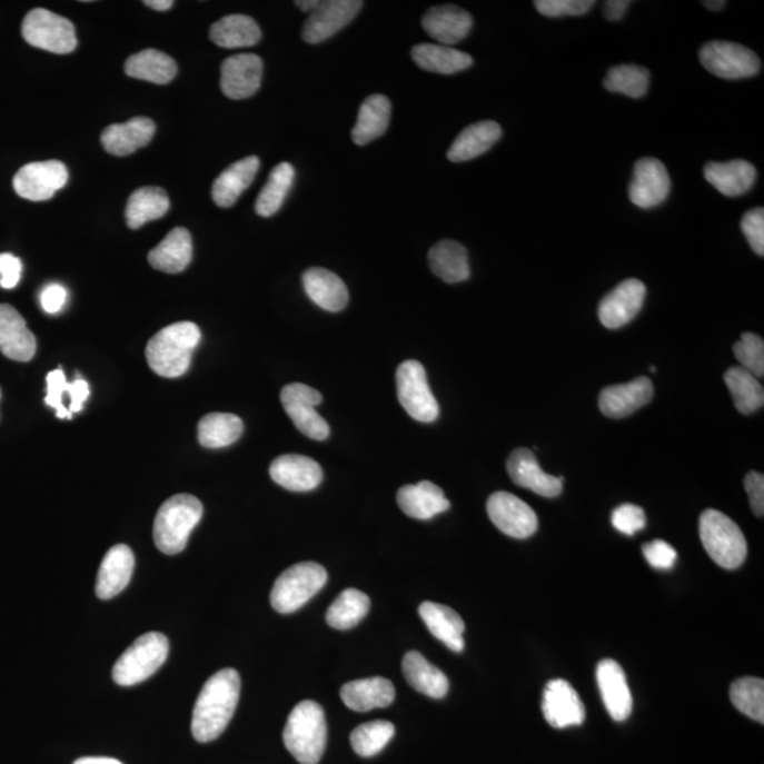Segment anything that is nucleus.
<instances>
[{"label":"nucleus","mask_w":764,"mask_h":764,"mask_svg":"<svg viewBox=\"0 0 764 764\" xmlns=\"http://www.w3.org/2000/svg\"><path fill=\"white\" fill-rule=\"evenodd\" d=\"M241 693L240 674L232 668L211 675L196 701L191 734L200 743L216 741L227 730Z\"/></svg>","instance_id":"1"},{"label":"nucleus","mask_w":764,"mask_h":764,"mask_svg":"<svg viewBox=\"0 0 764 764\" xmlns=\"http://www.w3.org/2000/svg\"><path fill=\"white\" fill-rule=\"evenodd\" d=\"M201 340L199 326L179 321L156 333L147 346L149 367L165 378H178L189 370L191 357Z\"/></svg>","instance_id":"2"},{"label":"nucleus","mask_w":764,"mask_h":764,"mask_svg":"<svg viewBox=\"0 0 764 764\" xmlns=\"http://www.w3.org/2000/svg\"><path fill=\"white\" fill-rule=\"evenodd\" d=\"M284 743L286 750L300 764L319 763L327 743L324 708L310 699L296 705L286 722Z\"/></svg>","instance_id":"3"},{"label":"nucleus","mask_w":764,"mask_h":764,"mask_svg":"<svg viewBox=\"0 0 764 764\" xmlns=\"http://www.w3.org/2000/svg\"><path fill=\"white\" fill-rule=\"evenodd\" d=\"M202 512L201 502L191 495H176L166 500L156 514L153 525V539L160 553H181L200 523Z\"/></svg>","instance_id":"4"},{"label":"nucleus","mask_w":764,"mask_h":764,"mask_svg":"<svg viewBox=\"0 0 764 764\" xmlns=\"http://www.w3.org/2000/svg\"><path fill=\"white\" fill-rule=\"evenodd\" d=\"M699 537L714 563L736 569L745 563L747 543L740 525L718 509H706L699 518Z\"/></svg>","instance_id":"5"},{"label":"nucleus","mask_w":764,"mask_h":764,"mask_svg":"<svg viewBox=\"0 0 764 764\" xmlns=\"http://www.w3.org/2000/svg\"><path fill=\"white\" fill-rule=\"evenodd\" d=\"M168 654L169 641L165 634H143L118 658L113 665L112 678L121 687H132L158 672Z\"/></svg>","instance_id":"6"},{"label":"nucleus","mask_w":764,"mask_h":764,"mask_svg":"<svg viewBox=\"0 0 764 764\" xmlns=\"http://www.w3.org/2000/svg\"><path fill=\"white\" fill-rule=\"evenodd\" d=\"M327 572L320 564L300 563L278 576L270 592L274 609L288 615L299 611L317 592L324 589Z\"/></svg>","instance_id":"7"},{"label":"nucleus","mask_w":764,"mask_h":764,"mask_svg":"<svg viewBox=\"0 0 764 764\" xmlns=\"http://www.w3.org/2000/svg\"><path fill=\"white\" fill-rule=\"evenodd\" d=\"M23 39L30 46L54 54H69L77 49L75 24L47 9H33L22 24Z\"/></svg>","instance_id":"8"},{"label":"nucleus","mask_w":764,"mask_h":764,"mask_svg":"<svg viewBox=\"0 0 764 764\" xmlns=\"http://www.w3.org/2000/svg\"><path fill=\"white\" fill-rule=\"evenodd\" d=\"M399 403L409 417L430 424L439 417V404L430 391L426 371L417 360L404 361L397 370Z\"/></svg>","instance_id":"9"},{"label":"nucleus","mask_w":764,"mask_h":764,"mask_svg":"<svg viewBox=\"0 0 764 764\" xmlns=\"http://www.w3.org/2000/svg\"><path fill=\"white\" fill-rule=\"evenodd\" d=\"M699 60L706 70L725 80H742L761 71L755 51L732 41L714 40L701 47Z\"/></svg>","instance_id":"10"},{"label":"nucleus","mask_w":764,"mask_h":764,"mask_svg":"<svg viewBox=\"0 0 764 764\" xmlns=\"http://www.w3.org/2000/svg\"><path fill=\"white\" fill-rule=\"evenodd\" d=\"M321 399L324 397L317 389L300 383L289 384L280 393V403L286 414L306 438L315 440L329 438V424L316 410Z\"/></svg>","instance_id":"11"},{"label":"nucleus","mask_w":764,"mask_h":764,"mask_svg":"<svg viewBox=\"0 0 764 764\" xmlns=\"http://www.w3.org/2000/svg\"><path fill=\"white\" fill-rule=\"evenodd\" d=\"M69 181V170L59 160L33 162L24 165L14 175L13 187L16 194L30 201H46L54 197L57 191Z\"/></svg>","instance_id":"12"},{"label":"nucleus","mask_w":764,"mask_h":764,"mask_svg":"<svg viewBox=\"0 0 764 764\" xmlns=\"http://www.w3.org/2000/svg\"><path fill=\"white\" fill-rule=\"evenodd\" d=\"M492 523L508 537L524 539L537 532L538 518L534 509L522 498L507 492H497L487 502Z\"/></svg>","instance_id":"13"},{"label":"nucleus","mask_w":764,"mask_h":764,"mask_svg":"<svg viewBox=\"0 0 764 764\" xmlns=\"http://www.w3.org/2000/svg\"><path fill=\"white\" fill-rule=\"evenodd\" d=\"M363 7L361 0H324L306 20L301 38L309 44L330 39L351 23Z\"/></svg>","instance_id":"14"},{"label":"nucleus","mask_w":764,"mask_h":764,"mask_svg":"<svg viewBox=\"0 0 764 764\" xmlns=\"http://www.w3.org/2000/svg\"><path fill=\"white\" fill-rule=\"evenodd\" d=\"M672 190V180L663 162L654 158L638 160L633 170L628 197L641 209H654L663 205Z\"/></svg>","instance_id":"15"},{"label":"nucleus","mask_w":764,"mask_h":764,"mask_svg":"<svg viewBox=\"0 0 764 764\" xmlns=\"http://www.w3.org/2000/svg\"><path fill=\"white\" fill-rule=\"evenodd\" d=\"M646 285L638 279H627L617 285L612 292L601 300L599 315L601 324L607 329H618L638 315L646 300Z\"/></svg>","instance_id":"16"},{"label":"nucleus","mask_w":764,"mask_h":764,"mask_svg":"<svg viewBox=\"0 0 764 764\" xmlns=\"http://www.w3.org/2000/svg\"><path fill=\"white\" fill-rule=\"evenodd\" d=\"M543 712L545 720L556 730L579 726L586 718L581 696L565 679L549 681L544 691Z\"/></svg>","instance_id":"17"},{"label":"nucleus","mask_w":764,"mask_h":764,"mask_svg":"<svg viewBox=\"0 0 764 764\" xmlns=\"http://www.w3.org/2000/svg\"><path fill=\"white\" fill-rule=\"evenodd\" d=\"M264 62L257 54L228 57L221 66V90L230 100H246L261 87Z\"/></svg>","instance_id":"18"},{"label":"nucleus","mask_w":764,"mask_h":764,"mask_svg":"<svg viewBox=\"0 0 764 764\" xmlns=\"http://www.w3.org/2000/svg\"><path fill=\"white\" fill-rule=\"evenodd\" d=\"M507 472L517 486L528 488L535 495L554 498L563 493L564 477L547 475L529 449L514 450L507 460Z\"/></svg>","instance_id":"19"},{"label":"nucleus","mask_w":764,"mask_h":764,"mask_svg":"<svg viewBox=\"0 0 764 764\" xmlns=\"http://www.w3.org/2000/svg\"><path fill=\"white\" fill-rule=\"evenodd\" d=\"M597 685L603 704L616 722L628 718L633 710V696L628 687L625 669L615 659H603L597 665Z\"/></svg>","instance_id":"20"},{"label":"nucleus","mask_w":764,"mask_h":764,"mask_svg":"<svg viewBox=\"0 0 764 764\" xmlns=\"http://www.w3.org/2000/svg\"><path fill=\"white\" fill-rule=\"evenodd\" d=\"M269 475L280 487L296 493L315 490L324 480L320 465L301 455L277 457L269 467Z\"/></svg>","instance_id":"21"},{"label":"nucleus","mask_w":764,"mask_h":764,"mask_svg":"<svg viewBox=\"0 0 764 764\" xmlns=\"http://www.w3.org/2000/svg\"><path fill=\"white\" fill-rule=\"evenodd\" d=\"M653 395V383L646 377H638L631 383L603 389L599 408L606 417L625 418L652 401Z\"/></svg>","instance_id":"22"},{"label":"nucleus","mask_w":764,"mask_h":764,"mask_svg":"<svg viewBox=\"0 0 764 764\" xmlns=\"http://www.w3.org/2000/svg\"><path fill=\"white\" fill-rule=\"evenodd\" d=\"M38 341L26 320L10 305H0V351L10 360L26 363L34 357Z\"/></svg>","instance_id":"23"},{"label":"nucleus","mask_w":764,"mask_h":764,"mask_svg":"<svg viewBox=\"0 0 764 764\" xmlns=\"http://www.w3.org/2000/svg\"><path fill=\"white\" fill-rule=\"evenodd\" d=\"M423 28L430 38L441 46L452 47L469 36L473 18L467 10L455 4H444L429 9L423 18Z\"/></svg>","instance_id":"24"},{"label":"nucleus","mask_w":764,"mask_h":764,"mask_svg":"<svg viewBox=\"0 0 764 764\" xmlns=\"http://www.w3.org/2000/svg\"><path fill=\"white\" fill-rule=\"evenodd\" d=\"M135 556L128 545L119 544L103 556L98 570L96 594L100 599H112L121 594L132 578Z\"/></svg>","instance_id":"25"},{"label":"nucleus","mask_w":764,"mask_h":764,"mask_svg":"<svg viewBox=\"0 0 764 764\" xmlns=\"http://www.w3.org/2000/svg\"><path fill=\"white\" fill-rule=\"evenodd\" d=\"M155 122L147 117L129 119L125 123L109 125L103 129L101 143L108 153L129 156L147 147L155 137Z\"/></svg>","instance_id":"26"},{"label":"nucleus","mask_w":764,"mask_h":764,"mask_svg":"<svg viewBox=\"0 0 764 764\" xmlns=\"http://www.w3.org/2000/svg\"><path fill=\"white\" fill-rule=\"evenodd\" d=\"M397 502L403 513L415 519H430L450 508L444 490L428 480L399 488Z\"/></svg>","instance_id":"27"},{"label":"nucleus","mask_w":764,"mask_h":764,"mask_svg":"<svg viewBox=\"0 0 764 764\" xmlns=\"http://www.w3.org/2000/svg\"><path fill=\"white\" fill-rule=\"evenodd\" d=\"M343 703L355 712H368L387 708L395 699V688L391 681L373 677L350 681L340 689Z\"/></svg>","instance_id":"28"},{"label":"nucleus","mask_w":764,"mask_h":764,"mask_svg":"<svg viewBox=\"0 0 764 764\" xmlns=\"http://www.w3.org/2000/svg\"><path fill=\"white\" fill-rule=\"evenodd\" d=\"M419 616L428 631L452 652L465 649V622L454 609L439 603L424 602L419 606Z\"/></svg>","instance_id":"29"},{"label":"nucleus","mask_w":764,"mask_h":764,"mask_svg":"<svg viewBox=\"0 0 764 764\" xmlns=\"http://www.w3.org/2000/svg\"><path fill=\"white\" fill-rule=\"evenodd\" d=\"M259 166L261 162L257 156H248V158L228 166L212 185L211 195L216 205L221 209H228V207L236 205L244 191L251 186Z\"/></svg>","instance_id":"30"},{"label":"nucleus","mask_w":764,"mask_h":764,"mask_svg":"<svg viewBox=\"0 0 764 764\" xmlns=\"http://www.w3.org/2000/svg\"><path fill=\"white\" fill-rule=\"evenodd\" d=\"M306 294L314 304L327 311H340L348 304V289L340 277L325 268H310L301 278Z\"/></svg>","instance_id":"31"},{"label":"nucleus","mask_w":764,"mask_h":764,"mask_svg":"<svg viewBox=\"0 0 764 764\" xmlns=\"http://www.w3.org/2000/svg\"><path fill=\"white\" fill-rule=\"evenodd\" d=\"M705 179L726 197H740L750 191L755 185L757 171L755 166L746 160H731V162H711L704 169Z\"/></svg>","instance_id":"32"},{"label":"nucleus","mask_w":764,"mask_h":764,"mask_svg":"<svg viewBox=\"0 0 764 764\" xmlns=\"http://www.w3.org/2000/svg\"><path fill=\"white\" fill-rule=\"evenodd\" d=\"M149 264L166 274H179L194 258V240L183 227L171 230L165 240L149 252Z\"/></svg>","instance_id":"33"},{"label":"nucleus","mask_w":764,"mask_h":764,"mask_svg":"<svg viewBox=\"0 0 764 764\" xmlns=\"http://www.w3.org/2000/svg\"><path fill=\"white\" fill-rule=\"evenodd\" d=\"M502 127L495 121H482L470 125L459 133L448 150L450 162H467L479 158L488 149L495 147L502 138Z\"/></svg>","instance_id":"34"},{"label":"nucleus","mask_w":764,"mask_h":764,"mask_svg":"<svg viewBox=\"0 0 764 764\" xmlns=\"http://www.w3.org/2000/svg\"><path fill=\"white\" fill-rule=\"evenodd\" d=\"M403 673L410 687L417 689L420 694L429 696V698L441 699L448 694V677L418 652L405 654L403 658Z\"/></svg>","instance_id":"35"},{"label":"nucleus","mask_w":764,"mask_h":764,"mask_svg":"<svg viewBox=\"0 0 764 764\" xmlns=\"http://www.w3.org/2000/svg\"><path fill=\"white\" fill-rule=\"evenodd\" d=\"M429 265L436 277L446 284H459L470 277L469 254L462 244L444 240L429 251Z\"/></svg>","instance_id":"36"},{"label":"nucleus","mask_w":764,"mask_h":764,"mask_svg":"<svg viewBox=\"0 0 764 764\" xmlns=\"http://www.w3.org/2000/svg\"><path fill=\"white\" fill-rule=\"evenodd\" d=\"M391 119V102L381 93H374L363 102L358 111L356 127L351 138L358 147L373 142L386 133Z\"/></svg>","instance_id":"37"},{"label":"nucleus","mask_w":764,"mask_h":764,"mask_svg":"<svg viewBox=\"0 0 764 764\" xmlns=\"http://www.w3.org/2000/svg\"><path fill=\"white\" fill-rule=\"evenodd\" d=\"M410 54H413L415 65L420 69L436 72V75H456V72L465 71L473 66V59L469 54L448 46L418 44L414 47Z\"/></svg>","instance_id":"38"},{"label":"nucleus","mask_w":764,"mask_h":764,"mask_svg":"<svg viewBox=\"0 0 764 764\" xmlns=\"http://www.w3.org/2000/svg\"><path fill=\"white\" fill-rule=\"evenodd\" d=\"M261 29L246 14H230L218 20L210 29V39L222 49L252 47L261 40Z\"/></svg>","instance_id":"39"},{"label":"nucleus","mask_w":764,"mask_h":764,"mask_svg":"<svg viewBox=\"0 0 764 764\" xmlns=\"http://www.w3.org/2000/svg\"><path fill=\"white\" fill-rule=\"evenodd\" d=\"M125 72L129 77L138 78V80L163 86L178 75V66L170 56L162 53V51L148 49L129 57L125 62Z\"/></svg>","instance_id":"40"},{"label":"nucleus","mask_w":764,"mask_h":764,"mask_svg":"<svg viewBox=\"0 0 764 764\" xmlns=\"http://www.w3.org/2000/svg\"><path fill=\"white\" fill-rule=\"evenodd\" d=\"M170 207L168 194L160 187H140L129 197L127 211V225L132 230L147 225L149 221L159 220Z\"/></svg>","instance_id":"41"},{"label":"nucleus","mask_w":764,"mask_h":764,"mask_svg":"<svg viewBox=\"0 0 764 764\" xmlns=\"http://www.w3.org/2000/svg\"><path fill=\"white\" fill-rule=\"evenodd\" d=\"M197 433L201 446L220 449L236 444L241 438L244 424L237 415L212 413L200 420Z\"/></svg>","instance_id":"42"},{"label":"nucleus","mask_w":764,"mask_h":764,"mask_svg":"<svg viewBox=\"0 0 764 764\" xmlns=\"http://www.w3.org/2000/svg\"><path fill=\"white\" fill-rule=\"evenodd\" d=\"M370 606V597L364 592L357 589L343 591L326 613L327 625L337 628V631H348V628L356 627L368 615Z\"/></svg>","instance_id":"43"},{"label":"nucleus","mask_w":764,"mask_h":764,"mask_svg":"<svg viewBox=\"0 0 764 764\" xmlns=\"http://www.w3.org/2000/svg\"><path fill=\"white\" fill-rule=\"evenodd\" d=\"M725 383L740 413L750 415L764 404V389L758 378L741 366L732 367L725 374Z\"/></svg>","instance_id":"44"},{"label":"nucleus","mask_w":764,"mask_h":764,"mask_svg":"<svg viewBox=\"0 0 764 764\" xmlns=\"http://www.w3.org/2000/svg\"><path fill=\"white\" fill-rule=\"evenodd\" d=\"M295 180V169L290 163H279L270 171L267 185L264 186L255 202V211L261 217H272L282 207L286 196Z\"/></svg>","instance_id":"45"},{"label":"nucleus","mask_w":764,"mask_h":764,"mask_svg":"<svg viewBox=\"0 0 764 764\" xmlns=\"http://www.w3.org/2000/svg\"><path fill=\"white\" fill-rule=\"evenodd\" d=\"M649 72L641 66L622 65L612 67L603 85L607 91L642 98L648 91Z\"/></svg>","instance_id":"46"},{"label":"nucleus","mask_w":764,"mask_h":764,"mask_svg":"<svg viewBox=\"0 0 764 764\" xmlns=\"http://www.w3.org/2000/svg\"><path fill=\"white\" fill-rule=\"evenodd\" d=\"M395 726L388 721H373L357 726L351 732L350 742L353 750L361 757L378 755L393 740Z\"/></svg>","instance_id":"47"},{"label":"nucleus","mask_w":764,"mask_h":764,"mask_svg":"<svg viewBox=\"0 0 764 764\" xmlns=\"http://www.w3.org/2000/svg\"><path fill=\"white\" fill-rule=\"evenodd\" d=\"M731 701L736 710L751 720L764 722V683L762 678L743 677L731 687Z\"/></svg>","instance_id":"48"},{"label":"nucleus","mask_w":764,"mask_h":764,"mask_svg":"<svg viewBox=\"0 0 764 764\" xmlns=\"http://www.w3.org/2000/svg\"><path fill=\"white\" fill-rule=\"evenodd\" d=\"M734 353L741 367L757 378L764 376V343L755 333H743L742 339L734 346Z\"/></svg>","instance_id":"49"},{"label":"nucleus","mask_w":764,"mask_h":764,"mask_svg":"<svg viewBox=\"0 0 764 764\" xmlns=\"http://www.w3.org/2000/svg\"><path fill=\"white\" fill-rule=\"evenodd\" d=\"M71 391L72 384L67 383L65 373H62L61 368L47 374V397L44 401L47 405H49V407L56 408L57 418H72L70 410L65 407V404H62V397H65V394H71Z\"/></svg>","instance_id":"50"},{"label":"nucleus","mask_w":764,"mask_h":764,"mask_svg":"<svg viewBox=\"0 0 764 764\" xmlns=\"http://www.w3.org/2000/svg\"><path fill=\"white\" fill-rule=\"evenodd\" d=\"M534 7L547 18H563V16H582L595 7L594 0H537Z\"/></svg>","instance_id":"51"},{"label":"nucleus","mask_w":764,"mask_h":764,"mask_svg":"<svg viewBox=\"0 0 764 764\" xmlns=\"http://www.w3.org/2000/svg\"><path fill=\"white\" fill-rule=\"evenodd\" d=\"M612 524L618 533L632 537L646 527V513L642 507L634 506V504H622L613 512Z\"/></svg>","instance_id":"52"},{"label":"nucleus","mask_w":764,"mask_h":764,"mask_svg":"<svg viewBox=\"0 0 764 764\" xmlns=\"http://www.w3.org/2000/svg\"><path fill=\"white\" fill-rule=\"evenodd\" d=\"M741 227L743 234H745L746 240L750 241L753 251H755L758 257L764 255V210L763 207H756L751 211H747L743 216L741 221Z\"/></svg>","instance_id":"53"},{"label":"nucleus","mask_w":764,"mask_h":764,"mask_svg":"<svg viewBox=\"0 0 764 764\" xmlns=\"http://www.w3.org/2000/svg\"><path fill=\"white\" fill-rule=\"evenodd\" d=\"M643 555L647 563L656 569H672L677 563V550L663 539H654L643 545Z\"/></svg>","instance_id":"54"},{"label":"nucleus","mask_w":764,"mask_h":764,"mask_svg":"<svg viewBox=\"0 0 764 764\" xmlns=\"http://www.w3.org/2000/svg\"><path fill=\"white\" fill-rule=\"evenodd\" d=\"M23 265L12 254H0V286L3 289H13L20 282Z\"/></svg>","instance_id":"55"},{"label":"nucleus","mask_w":764,"mask_h":764,"mask_svg":"<svg viewBox=\"0 0 764 764\" xmlns=\"http://www.w3.org/2000/svg\"><path fill=\"white\" fill-rule=\"evenodd\" d=\"M745 490L750 496L752 512L757 517H763L764 514V477L762 473L751 472L745 477Z\"/></svg>","instance_id":"56"},{"label":"nucleus","mask_w":764,"mask_h":764,"mask_svg":"<svg viewBox=\"0 0 764 764\" xmlns=\"http://www.w3.org/2000/svg\"><path fill=\"white\" fill-rule=\"evenodd\" d=\"M67 300V290L65 286L59 284L47 285L43 292L40 295L41 308L46 314L56 315L65 308Z\"/></svg>","instance_id":"57"},{"label":"nucleus","mask_w":764,"mask_h":764,"mask_svg":"<svg viewBox=\"0 0 764 764\" xmlns=\"http://www.w3.org/2000/svg\"><path fill=\"white\" fill-rule=\"evenodd\" d=\"M88 395H90V387L86 379L78 378L77 381L72 383V391L70 394V413H80L85 403L87 401Z\"/></svg>","instance_id":"58"},{"label":"nucleus","mask_w":764,"mask_h":764,"mask_svg":"<svg viewBox=\"0 0 764 764\" xmlns=\"http://www.w3.org/2000/svg\"><path fill=\"white\" fill-rule=\"evenodd\" d=\"M632 2H628V0H609V2L605 3L606 19L612 20V22H617V20L623 19V16L626 14Z\"/></svg>","instance_id":"59"},{"label":"nucleus","mask_w":764,"mask_h":764,"mask_svg":"<svg viewBox=\"0 0 764 764\" xmlns=\"http://www.w3.org/2000/svg\"><path fill=\"white\" fill-rule=\"evenodd\" d=\"M75 764H123L111 757H81Z\"/></svg>","instance_id":"60"},{"label":"nucleus","mask_w":764,"mask_h":764,"mask_svg":"<svg viewBox=\"0 0 764 764\" xmlns=\"http://www.w3.org/2000/svg\"><path fill=\"white\" fill-rule=\"evenodd\" d=\"M143 4H147V7L153 10H159V12H165V10H169L173 7L175 3L171 2V0H145Z\"/></svg>","instance_id":"61"},{"label":"nucleus","mask_w":764,"mask_h":764,"mask_svg":"<svg viewBox=\"0 0 764 764\" xmlns=\"http://www.w3.org/2000/svg\"><path fill=\"white\" fill-rule=\"evenodd\" d=\"M320 0H299V2H295L296 7H298L301 12H308L311 13L314 10L319 7Z\"/></svg>","instance_id":"62"},{"label":"nucleus","mask_w":764,"mask_h":764,"mask_svg":"<svg viewBox=\"0 0 764 764\" xmlns=\"http://www.w3.org/2000/svg\"><path fill=\"white\" fill-rule=\"evenodd\" d=\"M703 4L710 10H721L725 8L726 2H724V0H718V2H708V0H706Z\"/></svg>","instance_id":"63"},{"label":"nucleus","mask_w":764,"mask_h":764,"mask_svg":"<svg viewBox=\"0 0 764 764\" xmlns=\"http://www.w3.org/2000/svg\"><path fill=\"white\" fill-rule=\"evenodd\" d=\"M0 398H2V389H0Z\"/></svg>","instance_id":"64"}]
</instances>
